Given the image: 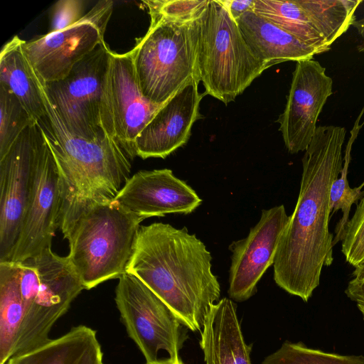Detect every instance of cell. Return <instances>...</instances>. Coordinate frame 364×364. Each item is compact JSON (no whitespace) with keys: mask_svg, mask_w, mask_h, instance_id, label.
Wrapping results in <instances>:
<instances>
[{"mask_svg":"<svg viewBox=\"0 0 364 364\" xmlns=\"http://www.w3.org/2000/svg\"><path fill=\"white\" fill-rule=\"evenodd\" d=\"M346 133L342 127H317L301 160L298 200L273 264L275 283L305 302L318 287L323 267L333 260L330 193L343 167Z\"/></svg>","mask_w":364,"mask_h":364,"instance_id":"6da1fadb","label":"cell"},{"mask_svg":"<svg viewBox=\"0 0 364 364\" xmlns=\"http://www.w3.org/2000/svg\"><path fill=\"white\" fill-rule=\"evenodd\" d=\"M212 256L186 228L154 223L140 226L127 272L140 279L191 331H201L220 286Z\"/></svg>","mask_w":364,"mask_h":364,"instance_id":"7a4b0ae2","label":"cell"},{"mask_svg":"<svg viewBox=\"0 0 364 364\" xmlns=\"http://www.w3.org/2000/svg\"><path fill=\"white\" fill-rule=\"evenodd\" d=\"M40 85L46 115L38 123L61 177L62 210L114 200L131 177V159L104 130L93 139L70 132L48 98L41 80Z\"/></svg>","mask_w":364,"mask_h":364,"instance_id":"3957f363","label":"cell"},{"mask_svg":"<svg viewBox=\"0 0 364 364\" xmlns=\"http://www.w3.org/2000/svg\"><path fill=\"white\" fill-rule=\"evenodd\" d=\"M144 220L115 200L62 210L60 228L69 242L67 257L85 289L127 273Z\"/></svg>","mask_w":364,"mask_h":364,"instance_id":"277c9868","label":"cell"},{"mask_svg":"<svg viewBox=\"0 0 364 364\" xmlns=\"http://www.w3.org/2000/svg\"><path fill=\"white\" fill-rule=\"evenodd\" d=\"M145 35L130 50L139 89L154 104L162 105L177 91L198 80L200 19L173 21L150 16Z\"/></svg>","mask_w":364,"mask_h":364,"instance_id":"5b68a950","label":"cell"},{"mask_svg":"<svg viewBox=\"0 0 364 364\" xmlns=\"http://www.w3.org/2000/svg\"><path fill=\"white\" fill-rule=\"evenodd\" d=\"M198 68L205 94L225 105L267 69L220 0H210L200 19Z\"/></svg>","mask_w":364,"mask_h":364,"instance_id":"8992f818","label":"cell"},{"mask_svg":"<svg viewBox=\"0 0 364 364\" xmlns=\"http://www.w3.org/2000/svg\"><path fill=\"white\" fill-rule=\"evenodd\" d=\"M115 303L128 336L146 363L158 359L163 350L169 358L179 356L187 335L172 310L147 286L128 272L119 278Z\"/></svg>","mask_w":364,"mask_h":364,"instance_id":"52a82bcc","label":"cell"},{"mask_svg":"<svg viewBox=\"0 0 364 364\" xmlns=\"http://www.w3.org/2000/svg\"><path fill=\"white\" fill-rule=\"evenodd\" d=\"M111 51L103 41L63 79L41 80L62 122L75 135L93 139L103 130L101 107Z\"/></svg>","mask_w":364,"mask_h":364,"instance_id":"ba28073f","label":"cell"},{"mask_svg":"<svg viewBox=\"0 0 364 364\" xmlns=\"http://www.w3.org/2000/svg\"><path fill=\"white\" fill-rule=\"evenodd\" d=\"M31 258L38 274V289L33 304L25 313L11 357L48 342L53 326L85 289L67 256H59L49 248Z\"/></svg>","mask_w":364,"mask_h":364,"instance_id":"9c48e42d","label":"cell"},{"mask_svg":"<svg viewBox=\"0 0 364 364\" xmlns=\"http://www.w3.org/2000/svg\"><path fill=\"white\" fill-rule=\"evenodd\" d=\"M113 4L111 0L99 1L74 25L23 41V53L43 82L63 79L79 61L105 41Z\"/></svg>","mask_w":364,"mask_h":364,"instance_id":"30bf717a","label":"cell"},{"mask_svg":"<svg viewBox=\"0 0 364 364\" xmlns=\"http://www.w3.org/2000/svg\"><path fill=\"white\" fill-rule=\"evenodd\" d=\"M162 105L143 96L131 51L112 50L102 100L101 124L131 160L136 156V137Z\"/></svg>","mask_w":364,"mask_h":364,"instance_id":"8fae6325","label":"cell"},{"mask_svg":"<svg viewBox=\"0 0 364 364\" xmlns=\"http://www.w3.org/2000/svg\"><path fill=\"white\" fill-rule=\"evenodd\" d=\"M63 204L61 177L43 132L37 150L28 204L9 261L23 262L51 248L53 238L60 225Z\"/></svg>","mask_w":364,"mask_h":364,"instance_id":"7c38bea8","label":"cell"},{"mask_svg":"<svg viewBox=\"0 0 364 364\" xmlns=\"http://www.w3.org/2000/svg\"><path fill=\"white\" fill-rule=\"evenodd\" d=\"M43 136L38 122L29 126L0 159V262L9 260L18 240Z\"/></svg>","mask_w":364,"mask_h":364,"instance_id":"4fadbf2b","label":"cell"},{"mask_svg":"<svg viewBox=\"0 0 364 364\" xmlns=\"http://www.w3.org/2000/svg\"><path fill=\"white\" fill-rule=\"evenodd\" d=\"M296 63L285 108L277 121L290 154L306 151L318 116L333 93V80L318 61L311 58Z\"/></svg>","mask_w":364,"mask_h":364,"instance_id":"5bb4252c","label":"cell"},{"mask_svg":"<svg viewBox=\"0 0 364 364\" xmlns=\"http://www.w3.org/2000/svg\"><path fill=\"white\" fill-rule=\"evenodd\" d=\"M289 219L283 205L262 210L259 220L249 235L230 245L232 255L228 293L230 299L245 301L255 294L257 283L274 264Z\"/></svg>","mask_w":364,"mask_h":364,"instance_id":"9a60e30c","label":"cell"},{"mask_svg":"<svg viewBox=\"0 0 364 364\" xmlns=\"http://www.w3.org/2000/svg\"><path fill=\"white\" fill-rule=\"evenodd\" d=\"M114 200L146 219L167 214H189L202 203L196 192L168 168L135 173Z\"/></svg>","mask_w":364,"mask_h":364,"instance_id":"2e32d148","label":"cell"},{"mask_svg":"<svg viewBox=\"0 0 364 364\" xmlns=\"http://www.w3.org/2000/svg\"><path fill=\"white\" fill-rule=\"evenodd\" d=\"M199 82L187 83L157 110L135 140L136 156L165 159L186 144L205 95L198 92Z\"/></svg>","mask_w":364,"mask_h":364,"instance_id":"e0dca14e","label":"cell"},{"mask_svg":"<svg viewBox=\"0 0 364 364\" xmlns=\"http://www.w3.org/2000/svg\"><path fill=\"white\" fill-rule=\"evenodd\" d=\"M199 343L205 364H252V345L246 343L237 306L228 298L211 305Z\"/></svg>","mask_w":364,"mask_h":364,"instance_id":"ac0fdd59","label":"cell"},{"mask_svg":"<svg viewBox=\"0 0 364 364\" xmlns=\"http://www.w3.org/2000/svg\"><path fill=\"white\" fill-rule=\"evenodd\" d=\"M246 41L267 68L287 61L313 58L319 53L253 11L237 21Z\"/></svg>","mask_w":364,"mask_h":364,"instance_id":"d6986e66","label":"cell"},{"mask_svg":"<svg viewBox=\"0 0 364 364\" xmlns=\"http://www.w3.org/2000/svg\"><path fill=\"white\" fill-rule=\"evenodd\" d=\"M6 364H105L95 330L85 325L26 353L12 356Z\"/></svg>","mask_w":364,"mask_h":364,"instance_id":"ffe728a7","label":"cell"},{"mask_svg":"<svg viewBox=\"0 0 364 364\" xmlns=\"http://www.w3.org/2000/svg\"><path fill=\"white\" fill-rule=\"evenodd\" d=\"M23 41L15 36L2 47L0 86L14 94L38 122L46 115V108L40 80L23 53Z\"/></svg>","mask_w":364,"mask_h":364,"instance_id":"44dd1931","label":"cell"},{"mask_svg":"<svg viewBox=\"0 0 364 364\" xmlns=\"http://www.w3.org/2000/svg\"><path fill=\"white\" fill-rule=\"evenodd\" d=\"M17 262H0V364L11 358L13 347L24 317Z\"/></svg>","mask_w":364,"mask_h":364,"instance_id":"7402d4cb","label":"cell"},{"mask_svg":"<svg viewBox=\"0 0 364 364\" xmlns=\"http://www.w3.org/2000/svg\"><path fill=\"white\" fill-rule=\"evenodd\" d=\"M261 364H364L362 355H341L307 347L301 342H284Z\"/></svg>","mask_w":364,"mask_h":364,"instance_id":"603a6c76","label":"cell"},{"mask_svg":"<svg viewBox=\"0 0 364 364\" xmlns=\"http://www.w3.org/2000/svg\"><path fill=\"white\" fill-rule=\"evenodd\" d=\"M36 123L18 99L0 86V159L6 154L20 134Z\"/></svg>","mask_w":364,"mask_h":364,"instance_id":"cb8c5ba5","label":"cell"},{"mask_svg":"<svg viewBox=\"0 0 364 364\" xmlns=\"http://www.w3.org/2000/svg\"><path fill=\"white\" fill-rule=\"evenodd\" d=\"M350 144H348L346 151L341 176L337 178L332 183L330 193V209L331 214L338 210L343 213L341 220L337 223L333 237V246L344 238L347 224L349 221V215L353 203L360 200L364 194L362 188L364 182L358 187L351 188L348 180V166L350 160Z\"/></svg>","mask_w":364,"mask_h":364,"instance_id":"d4e9b609","label":"cell"},{"mask_svg":"<svg viewBox=\"0 0 364 364\" xmlns=\"http://www.w3.org/2000/svg\"><path fill=\"white\" fill-rule=\"evenodd\" d=\"M210 0H148L143 3L150 16L173 21L188 22L200 19Z\"/></svg>","mask_w":364,"mask_h":364,"instance_id":"484cf974","label":"cell"},{"mask_svg":"<svg viewBox=\"0 0 364 364\" xmlns=\"http://www.w3.org/2000/svg\"><path fill=\"white\" fill-rule=\"evenodd\" d=\"M341 252L346 261L353 267L364 264V194L347 224Z\"/></svg>","mask_w":364,"mask_h":364,"instance_id":"4316f807","label":"cell"},{"mask_svg":"<svg viewBox=\"0 0 364 364\" xmlns=\"http://www.w3.org/2000/svg\"><path fill=\"white\" fill-rule=\"evenodd\" d=\"M85 1L83 0H59L52 9L48 33L63 31L80 21L83 16Z\"/></svg>","mask_w":364,"mask_h":364,"instance_id":"83f0119b","label":"cell"},{"mask_svg":"<svg viewBox=\"0 0 364 364\" xmlns=\"http://www.w3.org/2000/svg\"><path fill=\"white\" fill-rule=\"evenodd\" d=\"M347 296L355 302L364 320V281L353 278L345 290Z\"/></svg>","mask_w":364,"mask_h":364,"instance_id":"f1b7e54d","label":"cell"},{"mask_svg":"<svg viewBox=\"0 0 364 364\" xmlns=\"http://www.w3.org/2000/svg\"><path fill=\"white\" fill-rule=\"evenodd\" d=\"M220 1L235 21L245 13L253 11L255 4V0H220Z\"/></svg>","mask_w":364,"mask_h":364,"instance_id":"f546056e","label":"cell"},{"mask_svg":"<svg viewBox=\"0 0 364 364\" xmlns=\"http://www.w3.org/2000/svg\"><path fill=\"white\" fill-rule=\"evenodd\" d=\"M352 26L357 30L361 37V43L358 46L360 52L364 51V16L358 21H355Z\"/></svg>","mask_w":364,"mask_h":364,"instance_id":"4dcf8cb0","label":"cell"},{"mask_svg":"<svg viewBox=\"0 0 364 364\" xmlns=\"http://www.w3.org/2000/svg\"><path fill=\"white\" fill-rule=\"evenodd\" d=\"M146 364H184L180 356L176 358H169L166 359L157 360L153 363H146Z\"/></svg>","mask_w":364,"mask_h":364,"instance_id":"1f68e13d","label":"cell"}]
</instances>
